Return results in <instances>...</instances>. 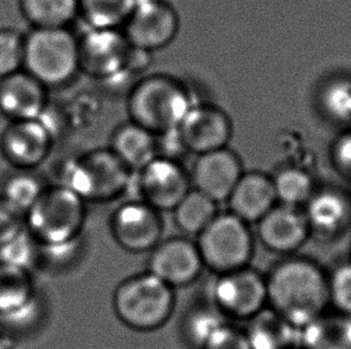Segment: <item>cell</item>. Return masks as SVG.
Returning a JSON list of instances; mask_svg holds the SVG:
<instances>
[{
	"instance_id": "cell-15",
	"label": "cell",
	"mask_w": 351,
	"mask_h": 349,
	"mask_svg": "<svg viewBox=\"0 0 351 349\" xmlns=\"http://www.w3.org/2000/svg\"><path fill=\"white\" fill-rule=\"evenodd\" d=\"M204 267L197 243L180 237L160 242L147 262V272L173 288L195 281Z\"/></svg>"
},
{
	"instance_id": "cell-9",
	"label": "cell",
	"mask_w": 351,
	"mask_h": 349,
	"mask_svg": "<svg viewBox=\"0 0 351 349\" xmlns=\"http://www.w3.org/2000/svg\"><path fill=\"white\" fill-rule=\"evenodd\" d=\"M130 49L131 44L123 30L89 28L78 38L80 71L102 81L128 75Z\"/></svg>"
},
{
	"instance_id": "cell-25",
	"label": "cell",
	"mask_w": 351,
	"mask_h": 349,
	"mask_svg": "<svg viewBox=\"0 0 351 349\" xmlns=\"http://www.w3.org/2000/svg\"><path fill=\"white\" fill-rule=\"evenodd\" d=\"M32 29L69 28L80 17L78 0H19Z\"/></svg>"
},
{
	"instance_id": "cell-36",
	"label": "cell",
	"mask_w": 351,
	"mask_h": 349,
	"mask_svg": "<svg viewBox=\"0 0 351 349\" xmlns=\"http://www.w3.org/2000/svg\"><path fill=\"white\" fill-rule=\"evenodd\" d=\"M332 159L337 170L351 181V133L339 138L332 150Z\"/></svg>"
},
{
	"instance_id": "cell-35",
	"label": "cell",
	"mask_w": 351,
	"mask_h": 349,
	"mask_svg": "<svg viewBox=\"0 0 351 349\" xmlns=\"http://www.w3.org/2000/svg\"><path fill=\"white\" fill-rule=\"evenodd\" d=\"M202 349H252L245 331L226 324Z\"/></svg>"
},
{
	"instance_id": "cell-23",
	"label": "cell",
	"mask_w": 351,
	"mask_h": 349,
	"mask_svg": "<svg viewBox=\"0 0 351 349\" xmlns=\"http://www.w3.org/2000/svg\"><path fill=\"white\" fill-rule=\"evenodd\" d=\"M247 322L248 324L245 334L252 349H290L294 347L296 331H299L271 307H264Z\"/></svg>"
},
{
	"instance_id": "cell-12",
	"label": "cell",
	"mask_w": 351,
	"mask_h": 349,
	"mask_svg": "<svg viewBox=\"0 0 351 349\" xmlns=\"http://www.w3.org/2000/svg\"><path fill=\"white\" fill-rule=\"evenodd\" d=\"M54 133L43 116L9 121L0 134V155L14 170H34L51 155Z\"/></svg>"
},
{
	"instance_id": "cell-1",
	"label": "cell",
	"mask_w": 351,
	"mask_h": 349,
	"mask_svg": "<svg viewBox=\"0 0 351 349\" xmlns=\"http://www.w3.org/2000/svg\"><path fill=\"white\" fill-rule=\"evenodd\" d=\"M267 304L298 331L323 315L328 305V275L313 261L290 257L266 276Z\"/></svg>"
},
{
	"instance_id": "cell-11",
	"label": "cell",
	"mask_w": 351,
	"mask_h": 349,
	"mask_svg": "<svg viewBox=\"0 0 351 349\" xmlns=\"http://www.w3.org/2000/svg\"><path fill=\"white\" fill-rule=\"evenodd\" d=\"M213 298L215 307L227 318L248 321L267 305L266 276L248 266L219 274Z\"/></svg>"
},
{
	"instance_id": "cell-28",
	"label": "cell",
	"mask_w": 351,
	"mask_h": 349,
	"mask_svg": "<svg viewBox=\"0 0 351 349\" xmlns=\"http://www.w3.org/2000/svg\"><path fill=\"white\" fill-rule=\"evenodd\" d=\"M46 187L34 170H14L3 181L0 196L25 216Z\"/></svg>"
},
{
	"instance_id": "cell-27",
	"label": "cell",
	"mask_w": 351,
	"mask_h": 349,
	"mask_svg": "<svg viewBox=\"0 0 351 349\" xmlns=\"http://www.w3.org/2000/svg\"><path fill=\"white\" fill-rule=\"evenodd\" d=\"M137 0H78L80 17L89 28H123Z\"/></svg>"
},
{
	"instance_id": "cell-18",
	"label": "cell",
	"mask_w": 351,
	"mask_h": 349,
	"mask_svg": "<svg viewBox=\"0 0 351 349\" xmlns=\"http://www.w3.org/2000/svg\"><path fill=\"white\" fill-rule=\"evenodd\" d=\"M47 108V88L25 70L0 79V114L9 121L41 118Z\"/></svg>"
},
{
	"instance_id": "cell-16",
	"label": "cell",
	"mask_w": 351,
	"mask_h": 349,
	"mask_svg": "<svg viewBox=\"0 0 351 349\" xmlns=\"http://www.w3.org/2000/svg\"><path fill=\"white\" fill-rule=\"evenodd\" d=\"M241 158L229 147L198 155L190 172L195 190L215 203L227 201L243 174Z\"/></svg>"
},
{
	"instance_id": "cell-32",
	"label": "cell",
	"mask_w": 351,
	"mask_h": 349,
	"mask_svg": "<svg viewBox=\"0 0 351 349\" xmlns=\"http://www.w3.org/2000/svg\"><path fill=\"white\" fill-rule=\"evenodd\" d=\"M322 105L335 120H351V83L338 81L328 84L322 94Z\"/></svg>"
},
{
	"instance_id": "cell-5",
	"label": "cell",
	"mask_w": 351,
	"mask_h": 349,
	"mask_svg": "<svg viewBox=\"0 0 351 349\" xmlns=\"http://www.w3.org/2000/svg\"><path fill=\"white\" fill-rule=\"evenodd\" d=\"M23 70L47 89L70 84L81 72L78 38L70 28L32 29L25 34Z\"/></svg>"
},
{
	"instance_id": "cell-24",
	"label": "cell",
	"mask_w": 351,
	"mask_h": 349,
	"mask_svg": "<svg viewBox=\"0 0 351 349\" xmlns=\"http://www.w3.org/2000/svg\"><path fill=\"white\" fill-rule=\"evenodd\" d=\"M34 302L29 269L0 260V317H12Z\"/></svg>"
},
{
	"instance_id": "cell-6",
	"label": "cell",
	"mask_w": 351,
	"mask_h": 349,
	"mask_svg": "<svg viewBox=\"0 0 351 349\" xmlns=\"http://www.w3.org/2000/svg\"><path fill=\"white\" fill-rule=\"evenodd\" d=\"M132 174L110 147L95 148L67 163L62 184L86 203H102L128 192Z\"/></svg>"
},
{
	"instance_id": "cell-26",
	"label": "cell",
	"mask_w": 351,
	"mask_h": 349,
	"mask_svg": "<svg viewBox=\"0 0 351 349\" xmlns=\"http://www.w3.org/2000/svg\"><path fill=\"white\" fill-rule=\"evenodd\" d=\"M173 212L178 227L190 236H198L219 214L217 203L193 188L186 194Z\"/></svg>"
},
{
	"instance_id": "cell-29",
	"label": "cell",
	"mask_w": 351,
	"mask_h": 349,
	"mask_svg": "<svg viewBox=\"0 0 351 349\" xmlns=\"http://www.w3.org/2000/svg\"><path fill=\"white\" fill-rule=\"evenodd\" d=\"M277 203L290 207H304L314 194L313 182L306 171L285 168L272 177Z\"/></svg>"
},
{
	"instance_id": "cell-2",
	"label": "cell",
	"mask_w": 351,
	"mask_h": 349,
	"mask_svg": "<svg viewBox=\"0 0 351 349\" xmlns=\"http://www.w3.org/2000/svg\"><path fill=\"white\" fill-rule=\"evenodd\" d=\"M86 201L65 185L46 187L28 212L25 229L40 248L71 255L86 222Z\"/></svg>"
},
{
	"instance_id": "cell-30",
	"label": "cell",
	"mask_w": 351,
	"mask_h": 349,
	"mask_svg": "<svg viewBox=\"0 0 351 349\" xmlns=\"http://www.w3.org/2000/svg\"><path fill=\"white\" fill-rule=\"evenodd\" d=\"M226 324H228L227 317L215 305L197 307L186 316L184 334L189 344L202 349Z\"/></svg>"
},
{
	"instance_id": "cell-20",
	"label": "cell",
	"mask_w": 351,
	"mask_h": 349,
	"mask_svg": "<svg viewBox=\"0 0 351 349\" xmlns=\"http://www.w3.org/2000/svg\"><path fill=\"white\" fill-rule=\"evenodd\" d=\"M227 203L229 212L243 222H258L277 205L274 179L259 171L243 172Z\"/></svg>"
},
{
	"instance_id": "cell-21",
	"label": "cell",
	"mask_w": 351,
	"mask_h": 349,
	"mask_svg": "<svg viewBox=\"0 0 351 349\" xmlns=\"http://www.w3.org/2000/svg\"><path fill=\"white\" fill-rule=\"evenodd\" d=\"M110 148L132 172L139 171L157 157L156 135L128 121L117 127Z\"/></svg>"
},
{
	"instance_id": "cell-17",
	"label": "cell",
	"mask_w": 351,
	"mask_h": 349,
	"mask_svg": "<svg viewBox=\"0 0 351 349\" xmlns=\"http://www.w3.org/2000/svg\"><path fill=\"white\" fill-rule=\"evenodd\" d=\"M256 224L259 241L266 249L277 254H293L311 236L304 211L280 203L271 208Z\"/></svg>"
},
{
	"instance_id": "cell-7",
	"label": "cell",
	"mask_w": 351,
	"mask_h": 349,
	"mask_svg": "<svg viewBox=\"0 0 351 349\" xmlns=\"http://www.w3.org/2000/svg\"><path fill=\"white\" fill-rule=\"evenodd\" d=\"M197 237L203 263L215 273L247 267L253 256L254 241L250 227L232 212L219 213Z\"/></svg>"
},
{
	"instance_id": "cell-4",
	"label": "cell",
	"mask_w": 351,
	"mask_h": 349,
	"mask_svg": "<svg viewBox=\"0 0 351 349\" xmlns=\"http://www.w3.org/2000/svg\"><path fill=\"white\" fill-rule=\"evenodd\" d=\"M174 305V288L147 270L125 279L113 293V309L119 321L134 331L161 328L171 318Z\"/></svg>"
},
{
	"instance_id": "cell-31",
	"label": "cell",
	"mask_w": 351,
	"mask_h": 349,
	"mask_svg": "<svg viewBox=\"0 0 351 349\" xmlns=\"http://www.w3.org/2000/svg\"><path fill=\"white\" fill-rule=\"evenodd\" d=\"M25 34L19 29L0 28V79L23 70Z\"/></svg>"
},
{
	"instance_id": "cell-3",
	"label": "cell",
	"mask_w": 351,
	"mask_h": 349,
	"mask_svg": "<svg viewBox=\"0 0 351 349\" xmlns=\"http://www.w3.org/2000/svg\"><path fill=\"white\" fill-rule=\"evenodd\" d=\"M193 104L184 83L158 73L144 77L131 88L126 110L130 121L160 135L178 129Z\"/></svg>"
},
{
	"instance_id": "cell-19",
	"label": "cell",
	"mask_w": 351,
	"mask_h": 349,
	"mask_svg": "<svg viewBox=\"0 0 351 349\" xmlns=\"http://www.w3.org/2000/svg\"><path fill=\"white\" fill-rule=\"evenodd\" d=\"M304 212L311 235L332 240L350 227L351 198L335 189L322 190L312 195Z\"/></svg>"
},
{
	"instance_id": "cell-37",
	"label": "cell",
	"mask_w": 351,
	"mask_h": 349,
	"mask_svg": "<svg viewBox=\"0 0 351 349\" xmlns=\"http://www.w3.org/2000/svg\"><path fill=\"white\" fill-rule=\"evenodd\" d=\"M290 349H298V348H295V347H293V348H290ZM300 349H301V348H300Z\"/></svg>"
},
{
	"instance_id": "cell-10",
	"label": "cell",
	"mask_w": 351,
	"mask_h": 349,
	"mask_svg": "<svg viewBox=\"0 0 351 349\" xmlns=\"http://www.w3.org/2000/svg\"><path fill=\"white\" fill-rule=\"evenodd\" d=\"M179 29L180 17L168 0H137L121 30L131 46L152 53L169 46Z\"/></svg>"
},
{
	"instance_id": "cell-14",
	"label": "cell",
	"mask_w": 351,
	"mask_h": 349,
	"mask_svg": "<svg viewBox=\"0 0 351 349\" xmlns=\"http://www.w3.org/2000/svg\"><path fill=\"white\" fill-rule=\"evenodd\" d=\"M186 150L203 155L228 147L233 122L223 109L214 104H193L178 128Z\"/></svg>"
},
{
	"instance_id": "cell-34",
	"label": "cell",
	"mask_w": 351,
	"mask_h": 349,
	"mask_svg": "<svg viewBox=\"0 0 351 349\" xmlns=\"http://www.w3.org/2000/svg\"><path fill=\"white\" fill-rule=\"evenodd\" d=\"M25 231V216L0 196V249Z\"/></svg>"
},
{
	"instance_id": "cell-22",
	"label": "cell",
	"mask_w": 351,
	"mask_h": 349,
	"mask_svg": "<svg viewBox=\"0 0 351 349\" xmlns=\"http://www.w3.org/2000/svg\"><path fill=\"white\" fill-rule=\"evenodd\" d=\"M299 331L301 349H351V315L324 312Z\"/></svg>"
},
{
	"instance_id": "cell-33",
	"label": "cell",
	"mask_w": 351,
	"mask_h": 349,
	"mask_svg": "<svg viewBox=\"0 0 351 349\" xmlns=\"http://www.w3.org/2000/svg\"><path fill=\"white\" fill-rule=\"evenodd\" d=\"M328 300L341 313L351 315V263L338 266L328 276Z\"/></svg>"
},
{
	"instance_id": "cell-13",
	"label": "cell",
	"mask_w": 351,
	"mask_h": 349,
	"mask_svg": "<svg viewBox=\"0 0 351 349\" xmlns=\"http://www.w3.org/2000/svg\"><path fill=\"white\" fill-rule=\"evenodd\" d=\"M110 232L125 250L145 253L161 242L163 222L157 209L141 200H131L113 213Z\"/></svg>"
},
{
	"instance_id": "cell-8",
	"label": "cell",
	"mask_w": 351,
	"mask_h": 349,
	"mask_svg": "<svg viewBox=\"0 0 351 349\" xmlns=\"http://www.w3.org/2000/svg\"><path fill=\"white\" fill-rule=\"evenodd\" d=\"M137 189L138 198L162 211H173L192 189L190 172L180 161L156 157L147 166L133 172L128 189Z\"/></svg>"
}]
</instances>
